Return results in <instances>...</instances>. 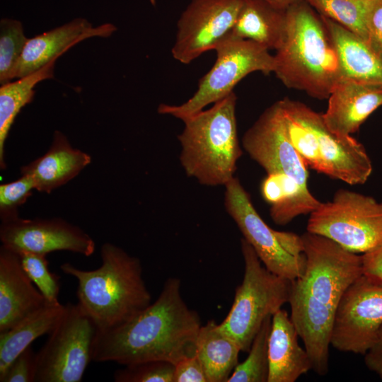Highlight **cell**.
Masks as SVG:
<instances>
[{
    "label": "cell",
    "mask_w": 382,
    "mask_h": 382,
    "mask_svg": "<svg viewBox=\"0 0 382 382\" xmlns=\"http://www.w3.org/2000/svg\"><path fill=\"white\" fill-rule=\"evenodd\" d=\"M100 253L102 265L96 270H81L71 263L62 264L60 269L77 279V303L98 331H105L143 311L151 296L139 259L110 243L102 245Z\"/></svg>",
    "instance_id": "cell-4"
},
{
    "label": "cell",
    "mask_w": 382,
    "mask_h": 382,
    "mask_svg": "<svg viewBox=\"0 0 382 382\" xmlns=\"http://www.w3.org/2000/svg\"><path fill=\"white\" fill-rule=\"evenodd\" d=\"M286 10L265 0H242L234 25L227 37L251 40L269 50H276L286 32Z\"/></svg>",
    "instance_id": "cell-22"
},
{
    "label": "cell",
    "mask_w": 382,
    "mask_h": 382,
    "mask_svg": "<svg viewBox=\"0 0 382 382\" xmlns=\"http://www.w3.org/2000/svg\"><path fill=\"white\" fill-rule=\"evenodd\" d=\"M382 325V282L365 274L345 290L337 306L330 345L340 352L365 354Z\"/></svg>",
    "instance_id": "cell-11"
},
{
    "label": "cell",
    "mask_w": 382,
    "mask_h": 382,
    "mask_svg": "<svg viewBox=\"0 0 382 382\" xmlns=\"http://www.w3.org/2000/svg\"><path fill=\"white\" fill-rule=\"evenodd\" d=\"M298 337L286 310L281 308L272 316L268 342L267 382H295L312 369L308 354L299 345Z\"/></svg>",
    "instance_id": "cell-20"
},
{
    "label": "cell",
    "mask_w": 382,
    "mask_h": 382,
    "mask_svg": "<svg viewBox=\"0 0 382 382\" xmlns=\"http://www.w3.org/2000/svg\"><path fill=\"white\" fill-rule=\"evenodd\" d=\"M35 190L32 178L27 175L0 185V218L1 222L19 217L18 208L25 203Z\"/></svg>",
    "instance_id": "cell-32"
},
{
    "label": "cell",
    "mask_w": 382,
    "mask_h": 382,
    "mask_svg": "<svg viewBox=\"0 0 382 382\" xmlns=\"http://www.w3.org/2000/svg\"><path fill=\"white\" fill-rule=\"evenodd\" d=\"M320 17L337 52L342 80L382 84V56L345 27Z\"/></svg>",
    "instance_id": "cell-21"
},
{
    "label": "cell",
    "mask_w": 382,
    "mask_h": 382,
    "mask_svg": "<svg viewBox=\"0 0 382 382\" xmlns=\"http://www.w3.org/2000/svg\"><path fill=\"white\" fill-rule=\"evenodd\" d=\"M116 30L117 28L111 23L93 28L86 19L76 18L62 26L28 38L18 66L16 78L20 79L35 72L86 38L108 37Z\"/></svg>",
    "instance_id": "cell-18"
},
{
    "label": "cell",
    "mask_w": 382,
    "mask_h": 382,
    "mask_svg": "<svg viewBox=\"0 0 382 382\" xmlns=\"http://www.w3.org/2000/svg\"><path fill=\"white\" fill-rule=\"evenodd\" d=\"M381 105L382 84L343 79L329 96L323 117L331 131L350 136Z\"/></svg>",
    "instance_id": "cell-17"
},
{
    "label": "cell",
    "mask_w": 382,
    "mask_h": 382,
    "mask_svg": "<svg viewBox=\"0 0 382 382\" xmlns=\"http://www.w3.org/2000/svg\"><path fill=\"white\" fill-rule=\"evenodd\" d=\"M21 266L37 289L49 303L59 302V277L51 272L46 255L32 253H20Z\"/></svg>",
    "instance_id": "cell-30"
},
{
    "label": "cell",
    "mask_w": 382,
    "mask_h": 382,
    "mask_svg": "<svg viewBox=\"0 0 382 382\" xmlns=\"http://www.w3.org/2000/svg\"><path fill=\"white\" fill-rule=\"evenodd\" d=\"M225 188L226 209L263 265L291 281L299 277L306 262L301 236L270 228L256 211L237 178L233 177Z\"/></svg>",
    "instance_id": "cell-8"
},
{
    "label": "cell",
    "mask_w": 382,
    "mask_h": 382,
    "mask_svg": "<svg viewBox=\"0 0 382 382\" xmlns=\"http://www.w3.org/2000/svg\"><path fill=\"white\" fill-rule=\"evenodd\" d=\"M283 105L313 132L320 156L321 173L350 185L367 181L373 170L364 146L350 136H341L326 125L323 114L306 104L285 98Z\"/></svg>",
    "instance_id": "cell-12"
},
{
    "label": "cell",
    "mask_w": 382,
    "mask_h": 382,
    "mask_svg": "<svg viewBox=\"0 0 382 382\" xmlns=\"http://www.w3.org/2000/svg\"><path fill=\"white\" fill-rule=\"evenodd\" d=\"M242 0H191L177 23L172 54L187 64L214 50L231 31Z\"/></svg>",
    "instance_id": "cell-13"
},
{
    "label": "cell",
    "mask_w": 382,
    "mask_h": 382,
    "mask_svg": "<svg viewBox=\"0 0 382 382\" xmlns=\"http://www.w3.org/2000/svg\"><path fill=\"white\" fill-rule=\"evenodd\" d=\"M65 308L60 302L50 303L0 332V376L14 359L39 337L50 334Z\"/></svg>",
    "instance_id": "cell-25"
},
{
    "label": "cell",
    "mask_w": 382,
    "mask_h": 382,
    "mask_svg": "<svg viewBox=\"0 0 382 382\" xmlns=\"http://www.w3.org/2000/svg\"><path fill=\"white\" fill-rule=\"evenodd\" d=\"M241 246L245 264L243 281L236 288L231 308L219 327L237 342L241 352H248L265 318L289 303L292 281L262 265L243 238Z\"/></svg>",
    "instance_id": "cell-6"
},
{
    "label": "cell",
    "mask_w": 382,
    "mask_h": 382,
    "mask_svg": "<svg viewBox=\"0 0 382 382\" xmlns=\"http://www.w3.org/2000/svg\"><path fill=\"white\" fill-rule=\"evenodd\" d=\"M365 18L371 47L382 56V0L365 1Z\"/></svg>",
    "instance_id": "cell-34"
},
{
    "label": "cell",
    "mask_w": 382,
    "mask_h": 382,
    "mask_svg": "<svg viewBox=\"0 0 382 382\" xmlns=\"http://www.w3.org/2000/svg\"><path fill=\"white\" fill-rule=\"evenodd\" d=\"M202 326L198 313L181 294L179 278L170 277L154 302L129 320L98 331L92 361L125 366L161 360L173 364L196 354Z\"/></svg>",
    "instance_id": "cell-2"
},
{
    "label": "cell",
    "mask_w": 382,
    "mask_h": 382,
    "mask_svg": "<svg viewBox=\"0 0 382 382\" xmlns=\"http://www.w3.org/2000/svg\"><path fill=\"white\" fill-rule=\"evenodd\" d=\"M241 347L214 320L202 325L196 341V355L208 382H227L238 364Z\"/></svg>",
    "instance_id": "cell-24"
},
{
    "label": "cell",
    "mask_w": 382,
    "mask_h": 382,
    "mask_svg": "<svg viewBox=\"0 0 382 382\" xmlns=\"http://www.w3.org/2000/svg\"><path fill=\"white\" fill-rule=\"evenodd\" d=\"M173 382H208L196 354L185 357L174 364Z\"/></svg>",
    "instance_id": "cell-35"
},
{
    "label": "cell",
    "mask_w": 382,
    "mask_h": 382,
    "mask_svg": "<svg viewBox=\"0 0 382 382\" xmlns=\"http://www.w3.org/2000/svg\"><path fill=\"white\" fill-rule=\"evenodd\" d=\"M50 303L25 273L19 255L0 248V332Z\"/></svg>",
    "instance_id": "cell-16"
},
{
    "label": "cell",
    "mask_w": 382,
    "mask_h": 382,
    "mask_svg": "<svg viewBox=\"0 0 382 382\" xmlns=\"http://www.w3.org/2000/svg\"><path fill=\"white\" fill-rule=\"evenodd\" d=\"M369 350L382 352V325L378 331L377 340L375 345Z\"/></svg>",
    "instance_id": "cell-39"
},
{
    "label": "cell",
    "mask_w": 382,
    "mask_h": 382,
    "mask_svg": "<svg viewBox=\"0 0 382 382\" xmlns=\"http://www.w3.org/2000/svg\"><path fill=\"white\" fill-rule=\"evenodd\" d=\"M21 21L11 18L0 21V83L16 78L18 66L28 41Z\"/></svg>",
    "instance_id": "cell-29"
},
{
    "label": "cell",
    "mask_w": 382,
    "mask_h": 382,
    "mask_svg": "<svg viewBox=\"0 0 382 382\" xmlns=\"http://www.w3.org/2000/svg\"><path fill=\"white\" fill-rule=\"evenodd\" d=\"M272 316L265 318L252 342L245 361L236 366L227 382H267L268 342Z\"/></svg>",
    "instance_id": "cell-28"
},
{
    "label": "cell",
    "mask_w": 382,
    "mask_h": 382,
    "mask_svg": "<svg viewBox=\"0 0 382 382\" xmlns=\"http://www.w3.org/2000/svg\"><path fill=\"white\" fill-rule=\"evenodd\" d=\"M36 353L32 346L27 347L10 364L1 382H35Z\"/></svg>",
    "instance_id": "cell-33"
},
{
    "label": "cell",
    "mask_w": 382,
    "mask_h": 382,
    "mask_svg": "<svg viewBox=\"0 0 382 382\" xmlns=\"http://www.w3.org/2000/svg\"><path fill=\"white\" fill-rule=\"evenodd\" d=\"M174 364L154 360L127 365L114 374L116 382H173Z\"/></svg>",
    "instance_id": "cell-31"
},
{
    "label": "cell",
    "mask_w": 382,
    "mask_h": 382,
    "mask_svg": "<svg viewBox=\"0 0 382 382\" xmlns=\"http://www.w3.org/2000/svg\"><path fill=\"white\" fill-rule=\"evenodd\" d=\"M260 192L270 205V217L280 226L299 215L312 213L321 204L308 187L284 173L267 174L261 183Z\"/></svg>",
    "instance_id": "cell-23"
},
{
    "label": "cell",
    "mask_w": 382,
    "mask_h": 382,
    "mask_svg": "<svg viewBox=\"0 0 382 382\" xmlns=\"http://www.w3.org/2000/svg\"><path fill=\"white\" fill-rule=\"evenodd\" d=\"M58 57L26 76L8 82L0 88V168H6L4 160L5 141L21 110L32 102L34 87L40 81L54 77V64Z\"/></svg>",
    "instance_id": "cell-26"
},
{
    "label": "cell",
    "mask_w": 382,
    "mask_h": 382,
    "mask_svg": "<svg viewBox=\"0 0 382 382\" xmlns=\"http://www.w3.org/2000/svg\"><path fill=\"white\" fill-rule=\"evenodd\" d=\"M284 37L274 55L277 78L289 88L328 98L342 80L337 52L320 17L306 0L286 10Z\"/></svg>",
    "instance_id": "cell-3"
},
{
    "label": "cell",
    "mask_w": 382,
    "mask_h": 382,
    "mask_svg": "<svg viewBox=\"0 0 382 382\" xmlns=\"http://www.w3.org/2000/svg\"><path fill=\"white\" fill-rule=\"evenodd\" d=\"M361 256L363 274L382 282V238Z\"/></svg>",
    "instance_id": "cell-36"
},
{
    "label": "cell",
    "mask_w": 382,
    "mask_h": 382,
    "mask_svg": "<svg viewBox=\"0 0 382 382\" xmlns=\"http://www.w3.org/2000/svg\"><path fill=\"white\" fill-rule=\"evenodd\" d=\"M306 1L319 15L335 21L371 47L365 18L366 0Z\"/></svg>",
    "instance_id": "cell-27"
},
{
    "label": "cell",
    "mask_w": 382,
    "mask_h": 382,
    "mask_svg": "<svg viewBox=\"0 0 382 382\" xmlns=\"http://www.w3.org/2000/svg\"><path fill=\"white\" fill-rule=\"evenodd\" d=\"M307 231L328 238L355 253H365L382 238V203L351 190H337L310 214Z\"/></svg>",
    "instance_id": "cell-9"
},
{
    "label": "cell",
    "mask_w": 382,
    "mask_h": 382,
    "mask_svg": "<svg viewBox=\"0 0 382 382\" xmlns=\"http://www.w3.org/2000/svg\"><path fill=\"white\" fill-rule=\"evenodd\" d=\"M97 328L78 303H68L36 353L35 382H80L92 361Z\"/></svg>",
    "instance_id": "cell-10"
},
{
    "label": "cell",
    "mask_w": 382,
    "mask_h": 382,
    "mask_svg": "<svg viewBox=\"0 0 382 382\" xmlns=\"http://www.w3.org/2000/svg\"><path fill=\"white\" fill-rule=\"evenodd\" d=\"M364 355V362L367 368L377 374L382 379V352L369 350Z\"/></svg>",
    "instance_id": "cell-37"
},
{
    "label": "cell",
    "mask_w": 382,
    "mask_h": 382,
    "mask_svg": "<svg viewBox=\"0 0 382 382\" xmlns=\"http://www.w3.org/2000/svg\"><path fill=\"white\" fill-rule=\"evenodd\" d=\"M306 257L303 274L291 282L290 318L320 376L329 371L335 312L348 286L363 274L361 256L324 236L301 235Z\"/></svg>",
    "instance_id": "cell-1"
},
{
    "label": "cell",
    "mask_w": 382,
    "mask_h": 382,
    "mask_svg": "<svg viewBox=\"0 0 382 382\" xmlns=\"http://www.w3.org/2000/svg\"><path fill=\"white\" fill-rule=\"evenodd\" d=\"M2 245L17 253L47 255L57 250H67L84 256L96 249L93 239L79 227L60 218L26 219L18 217L1 222Z\"/></svg>",
    "instance_id": "cell-14"
},
{
    "label": "cell",
    "mask_w": 382,
    "mask_h": 382,
    "mask_svg": "<svg viewBox=\"0 0 382 382\" xmlns=\"http://www.w3.org/2000/svg\"><path fill=\"white\" fill-rule=\"evenodd\" d=\"M272 6L283 10L287 9L292 4L301 0H265Z\"/></svg>",
    "instance_id": "cell-38"
},
{
    "label": "cell",
    "mask_w": 382,
    "mask_h": 382,
    "mask_svg": "<svg viewBox=\"0 0 382 382\" xmlns=\"http://www.w3.org/2000/svg\"><path fill=\"white\" fill-rule=\"evenodd\" d=\"M242 144L267 174L284 173L308 187L307 166L288 139L279 101L267 108L245 132Z\"/></svg>",
    "instance_id": "cell-15"
},
{
    "label": "cell",
    "mask_w": 382,
    "mask_h": 382,
    "mask_svg": "<svg viewBox=\"0 0 382 382\" xmlns=\"http://www.w3.org/2000/svg\"><path fill=\"white\" fill-rule=\"evenodd\" d=\"M233 91L183 120L184 129L178 135L182 150L180 163L187 176L207 186H220L234 176L242 155L238 137L236 106Z\"/></svg>",
    "instance_id": "cell-5"
},
{
    "label": "cell",
    "mask_w": 382,
    "mask_h": 382,
    "mask_svg": "<svg viewBox=\"0 0 382 382\" xmlns=\"http://www.w3.org/2000/svg\"><path fill=\"white\" fill-rule=\"evenodd\" d=\"M216 59L211 69L199 81L194 95L179 105L160 104L158 112L181 120L204 110L233 91L236 85L248 74L260 71L274 73V55L265 47L248 40L225 37L215 47Z\"/></svg>",
    "instance_id": "cell-7"
},
{
    "label": "cell",
    "mask_w": 382,
    "mask_h": 382,
    "mask_svg": "<svg viewBox=\"0 0 382 382\" xmlns=\"http://www.w3.org/2000/svg\"><path fill=\"white\" fill-rule=\"evenodd\" d=\"M91 161L88 154L73 148L66 137L57 130L48 151L21 167V174L32 178L35 190L50 193L78 175Z\"/></svg>",
    "instance_id": "cell-19"
}]
</instances>
